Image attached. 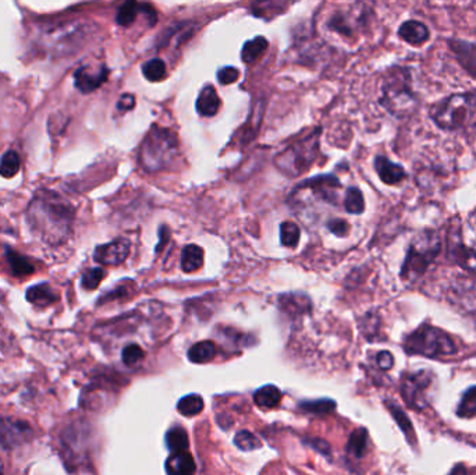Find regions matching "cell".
<instances>
[{"mask_svg": "<svg viewBox=\"0 0 476 475\" xmlns=\"http://www.w3.org/2000/svg\"><path fill=\"white\" fill-rule=\"evenodd\" d=\"M75 210L60 194L39 189L26 208V221L31 231L42 241L58 245L68 240Z\"/></svg>", "mask_w": 476, "mask_h": 475, "instance_id": "cell-1", "label": "cell"}, {"mask_svg": "<svg viewBox=\"0 0 476 475\" xmlns=\"http://www.w3.org/2000/svg\"><path fill=\"white\" fill-rule=\"evenodd\" d=\"M90 32V25L85 21L51 22L40 26L36 43L51 56H65L77 52Z\"/></svg>", "mask_w": 476, "mask_h": 475, "instance_id": "cell-2", "label": "cell"}, {"mask_svg": "<svg viewBox=\"0 0 476 475\" xmlns=\"http://www.w3.org/2000/svg\"><path fill=\"white\" fill-rule=\"evenodd\" d=\"M380 104L395 117H408L415 113L419 100L408 68L394 67L387 72L381 82Z\"/></svg>", "mask_w": 476, "mask_h": 475, "instance_id": "cell-3", "label": "cell"}, {"mask_svg": "<svg viewBox=\"0 0 476 475\" xmlns=\"http://www.w3.org/2000/svg\"><path fill=\"white\" fill-rule=\"evenodd\" d=\"M178 155V138L168 128L153 125L143 138L138 160L143 170L154 173L171 166Z\"/></svg>", "mask_w": 476, "mask_h": 475, "instance_id": "cell-4", "label": "cell"}, {"mask_svg": "<svg viewBox=\"0 0 476 475\" xmlns=\"http://www.w3.org/2000/svg\"><path fill=\"white\" fill-rule=\"evenodd\" d=\"M441 249L440 235L433 230H423L411 241L401 269L405 281H416Z\"/></svg>", "mask_w": 476, "mask_h": 475, "instance_id": "cell-5", "label": "cell"}, {"mask_svg": "<svg viewBox=\"0 0 476 475\" xmlns=\"http://www.w3.org/2000/svg\"><path fill=\"white\" fill-rule=\"evenodd\" d=\"M320 130L296 139L277 155L274 163L288 177H298L308 171L319 155Z\"/></svg>", "mask_w": 476, "mask_h": 475, "instance_id": "cell-6", "label": "cell"}, {"mask_svg": "<svg viewBox=\"0 0 476 475\" xmlns=\"http://www.w3.org/2000/svg\"><path fill=\"white\" fill-rule=\"evenodd\" d=\"M404 348L408 354H418L431 358L448 357L457 351L455 343L450 334L430 325H422L412 332L405 338Z\"/></svg>", "mask_w": 476, "mask_h": 475, "instance_id": "cell-7", "label": "cell"}, {"mask_svg": "<svg viewBox=\"0 0 476 475\" xmlns=\"http://www.w3.org/2000/svg\"><path fill=\"white\" fill-rule=\"evenodd\" d=\"M476 113V98L470 93L451 95L430 110V117L443 130H458L463 127Z\"/></svg>", "mask_w": 476, "mask_h": 475, "instance_id": "cell-8", "label": "cell"}, {"mask_svg": "<svg viewBox=\"0 0 476 475\" xmlns=\"http://www.w3.org/2000/svg\"><path fill=\"white\" fill-rule=\"evenodd\" d=\"M434 387L436 376L431 371L406 372L401 379V396L413 410H423L430 404Z\"/></svg>", "mask_w": 476, "mask_h": 475, "instance_id": "cell-9", "label": "cell"}, {"mask_svg": "<svg viewBox=\"0 0 476 475\" xmlns=\"http://www.w3.org/2000/svg\"><path fill=\"white\" fill-rule=\"evenodd\" d=\"M32 439V428L26 421L18 418H0V447L14 450Z\"/></svg>", "mask_w": 476, "mask_h": 475, "instance_id": "cell-10", "label": "cell"}, {"mask_svg": "<svg viewBox=\"0 0 476 475\" xmlns=\"http://www.w3.org/2000/svg\"><path fill=\"white\" fill-rule=\"evenodd\" d=\"M109 70L104 64L100 65H81L74 72L75 88L82 93H90L106 82Z\"/></svg>", "mask_w": 476, "mask_h": 475, "instance_id": "cell-11", "label": "cell"}, {"mask_svg": "<svg viewBox=\"0 0 476 475\" xmlns=\"http://www.w3.org/2000/svg\"><path fill=\"white\" fill-rule=\"evenodd\" d=\"M131 244L127 238H117L96 247L93 259L104 266H117L122 263L129 254Z\"/></svg>", "mask_w": 476, "mask_h": 475, "instance_id": "cell-12", "label": "cell"}, {"mask_svg": "<svg viewBox=\"0 0 476 475\" xmlns=\"http://www.w3.org/2000/svg\"><path fill=\"white\" fill-rule=\"evenodd\" d=\"M298 188L310 189L317 198L324 202L335 203V191L340 188V181L334 176H317L305 182H301Z\"/></svg>", "mask_w": 476, "mask_h": 475, "instance_id": "cell-13", "label": "cell"}, {"mask_svg": "<svg viewBox=\"0 0 476 475\" xmlns=\"http://www.w3.org/2000/svg\"><path fill=\"white\" fill-rule=\"evenodd\" d=\"M450 49L454 52L458 63L476 78V43L462 39H451Z\"/></svg>", "mask_w": 476, "mask_h": 475, "instance_id": "cell-14", "label": "cell"}, {"mask_svg": "<svg viewBox=\"0 0 476 475\" xmlns=\"http://www.w3.org/2000/svg\"><path fill=\"white\" fill-rule=\"evenodd\" d=\"M374 169L379 174L380 180L388 185L398 184L406 178V173L401 164L392 163L386 156H376L374 159Z\"/></svg>", "mask_w": 476, "mask_h": 475, "instance_id": "cell-15", "label": "cell"}, {"mask_svg": "<svg viewBox=\"0 0 476 475\" xmlns=\"http://www.w3.org/2000/svg\"><path fill=\"white\" fill-rule=\"evenodd\" d=\"M451 299L466 311H476V286L466 280L454 283L450 291Z\"/></svg>", "mask_w": 476, "mask_h": 475, "instance_id": "cell-16", "label": "cell"}, {"mask_svg": "<svg viewBox=\"0 0 476 475\" xmlns=\"http://www.w3.org/2000/svg\"><path fill=\"white\" fill-rule=\"evenodd\" d=\"M3 256H4L6 262H7L10 273L13 276H15V277H25V276H29V274H32L35 272L33 263L26 256H24L22 254L14 251L13 248L4 247Z\"/></svg>", "mask_w": 476, "mask_h": 475, "instance_id": "cell-17", "label": "cell"}, {"mask_svg": "<svg viewBox=\"0 0 476 475\" xmlns=\"http://www.w3.org/2000/svg\"><path fill=\"white\" fill-rule=\"evenodd\" d=\"M398 35L402 40L413 45V46H420L423 45L430 33H429V29L427 26L420 22V21H416V20H409V21H405L399 29H398Z\"/></svg>", "mask_w": 476, "mask_h": 475, "instance_id": "cell-18", "label": "cell"}, {"mask_svg": "<svg viewBox=\"0 0 476 475\" xmlns=\"http://www.w3.org/2000/svg\"><path fill=\"white\" fill-rule=\"evenodd\" d=\"M166 469L170 475H195V461L188 451L173 453L166 461Z\"/></svg>", "mask_w": 476, "mask_h": 475, "instance_id": "cell-19", "label": "cell"}, {"mask_svg": "<svg viewBox=\"0 0 476 475\" xmlns=\"http://www.w3.org/2000/svg\"><path fill=\"white\" fill-rule=\"evenodd\" d=\"M220 104L221 102L216 89L212 85H206L196 99V111L200 116L212 117L219 111Z\"/></svg>", "mask_w": 476, "mask_h": 475, "instance_id": "cell-20", "label": "cell"}, {"mask_svg": "<svg viewBox=\"0 0 476 475\" xmlns=\"http://www.w3.org/2000/svg\"><path fill=\"white\" fill-rule=\"evenodd\" d=\"M278 305L291 316L302 315L310 309V301L303 294H283L278 298Z\"/></svg>", "mask_w": 476, "mask_h": 475, "instance_id": "cell-21", "label": "cell"}, {"mask_svg": "<svg viewBox=\"0 0 476 475\" xmlns=\"http://www.w3.org/2000/svg\"><path fill=\"white\" fill-rule=\"evenodd\" d=\"M354 21H358L356 18L351 17L349 14L341 11V10H337L335 13H333L330 15V18L326 21V26L335 32V33H340L342 36H352L354 32H355V26L356 24H354Z\"/></svg>", "mask_w": 476, "mask_h": 475, "instance_id": "cell-22", "label": "cell"}, {"mask_svg": "<svg viewBox=\"0 0 476 475\" xmlns=\"http://www.w3.org/2000/svg\"><path fill=\"white\" fill-rule=\"evenodd\" d=\"M205 255L203 249L196 244H188L184 247L181 254V269L185 273L195 272L203 266Z\"/></svg>", "mask_w": 476, "mask_h": 475, "instance_id": "cell-23", "label": "cell"}, {"mask_svg": "<svg viewBox=\"0 0 476 475\" xmlns=\"http://www.w3.org/2000/svg\"><path fill=\"white\" fill-rule=\"evenodd\" d=\"M26 299L36 306H47L57 299V294L47 283L32 286L26 290Z\"/></svg>", "mask_w": 476, "mask_h": 475, "instance_id": "cell-24", "label": "cell"}, {"mask_svg": "<svg viewBox=\"0 0 476 475\" xmlns=\"http://www.w3.org/2000/svg\"><path fill=\"white\" fill-rule=\"evenodd\" d=\"M267 40L263 36H256L248 42H245L242 52H241V57L244 63H255L267 49Z\"/></svg>", "mask_w": 476, "mask_h": 475, "instance_id": "cell-25", "label": "cell"}, {"mask_svg": "<svg viewBox=\"0 0 476 475\" xmlns=\"http://www.w3.org/2000/svg\"><path fill=\"white\" fill-rule=\"evenodd\" d=\"M216 347L212 341H199L193 344L188 351L189 361L195 364H205L214 358Z\"/></svg>", "mask_w": 476, "mask_h": 475, "instance_id": "cell-26", "label": "cell"}, {"mask_svg": "<svg viewBox=\"0 0 476 475\" xmlns=\"http://www.w3.org/2000/svg\"><path fill=\"white\" fill-rule=\"evenodd\" d=\"M253 400H255V403L259 407L271 408V407H276L280 403L281 391L276 386L267 384V386H263L259 390H256V393L253 396Z\"/></svg>", "mask_w": 476, "mask_h": 475, "instance_id": "cell-27", "label": "cell"}, {"mask_svg": "<svg viewBox=\"0 0 476 475\" xmlns=\"http://www.w3.org/2000/svg\"><path fill=\"white\" fill-rule=\"evenodd\" d=\"M166 444L173 453H182L188 450V435L181 426H174L166 433Z\"/></svg>", "mask_w": 476, "mask_h": 475, "instance_id": "cell-28", "label": "cell"}, {"mask_svg": "<svg viewBox=\"0 0 476 475\" xmlns=\"http://www.w3.org/2000/svg\"><path fill=\"white\" fill-rule=\"evenodd\" d=\"M367 446V430L365 428L355 429L347 443V453L354 457H362Z\"/></svg>", "mask_w": 476, "mask_h": 475, "instance_id": "cell-29", "label": "cell"}, {"mask_svg": "<svg viewBox=\"0 0 476 475\" xmlns=\"http://www.w3.org/2000/svg\"><path fill=\"white\" fill-rule=\"evenodd\" d=\"M452 256L458 265L463 266V269L476 273V251L462 245H452Z\"/></svg>", "mask_w": 476, "mask_h": 475, "instance_id": "cell-30", "label": "cell"}, {"mask_svg": "<svg viewBox=\"0 0 476 475\" xmlns=\"http://www.w3.org/2000/svg\"><path fill=\"white\" fill-rule=\"evenodd\" d=\"M177 410L185 416L198 415L203 410V400L199 394H188L178 401Z\"/></svg>", "mask_w": 476, "mask_h": 475, "instance_id": "cell-31", "label": "cell"}, {"mask_svg": "<svg viewBox=\"0 0 476 475\" xmlns=\"http://www.w3.org/2000/svg\"><path fill=\"white\" fill-rule=\"evenodd\" d=\"M139 11H141V4L135 1H125L117 10L116 22L121 26H128L135 21Z\"/></svg>", "mask_w": 476, "mask_h": 475, "instance_id": "cell-32", "label": "cell"}, {"mask_svg": "<svg viewBox=\"0 0 476 475\" xmlns=\"http://www.w3.org/2000/svg\"><path fill=\"white\" fill-rule=\"evenodd\" d=\"M387 408H388V411L391 412V415H392V418L395 419V422L398 423L399 429H401V430L404 432V435L408 437V440L413 443V442H415V433H413L412 423H411V421L408 419L406 414H405L398 405H395L394 403H387Z\"/></svg>", "mask_w": 476, "mask_h": 475, "instance_id": "cell-33", "label": "cell"}, {"mask_svg": "<svg viewBox=\"0 0 476 475\" xmlns=\"http://www.w3.org/2000/svg\"><path fill=\"white\" fill-rule=\"evenodd\" d=\"M19 156L15 150H7L0 160V176L4 178L14 177L19 170Z\"/></svg>", "mask_w": 476, "mask_h": 475, "instance_id": "cell-34", "label": "cell"}, {"mask_svg": "<svg viewBox=\"0 0 476 475\" xmlns=\"http://www.w3.org/2000/svg\"><path fill=\"white\" fill-rule=\"evenodd\" d=\"M457 414L463 418H470L476 415V386L468 389L463 393Z\"/></svg>", "mask_w": 476, "mask_h": 475, "instance_id": "cell-35", "label": "cell"}, {"mask_svg": "<svg viewBox=\"0 0 476 475\" xmlns=\"http://www.w3.org/2000/svg\"><path fill=\"white\" fill-rule=\"evenodd\" d=\"M142 72H143L146 79L156 82V81H160L166 77L167 70H166V64L163 60L152 59L142 65Z\"/></svg>", "mask_w": 476, "mask_h": 475, "instance_id": "cell-36", "label": "cell"}, {"mask_svg": "<svg viewBox=\"0 0 476 475\" xmlns=\"http://www.w3.org/2000/svg\"><path fill=\"white\" fill-rule=\"evenodd\" d=\"M345 210L349 213H362L365 209V201L362 192L356 187H351L347 189L345 201H344Z\"/></svg>", "mask_w": 476, "mask_h": 475, "instance_id": "cell-37", "label": "cell"}, {"mask_svg": "<svg viewBox=\"0 0 476 475\" xmlns=\"http://www.w3.org/2000/svg\"><path fill=\"white\" fill-rule=\"evenodd\" d=\"M299 227L294 221H284L280 226V240L284 247L292 248L298 244L299 241Z\"/></svg>", "mask_w": 476, "mask_h": 475, "instance_id": "cell-38", "label": "cell"}, {"mask_svg": "<svg viewBox=\"0 0 476 475\" xmlns=\"http://www.w3.org/2000/svg\"><path fill=\"white\" fill-rule=\"evenodd\" d=\"M299 407L303 411H308L312 414H324V412L333 411L335 407V403L328 398H322V400H313V401H303L299 404Z\"/></svg>", "mask_w": 476, "mask_h": 475, "instance_id": "cell-39", "label": "cell"}, {"mask_svg": "<svg viewBox=\"0 0 476 475\" xmlns=\"http://www.w3.org/2000/svg\"><path fill=\"white\" fill-rule=\"evenodd\" d=\"M143 357H145L143 350L138 344H128L127 347H124V350L121 352L122 362L128 366L138 365L139 362H142Z\"/></svg>", "mask_w": 476, "mask_h": 475, "instance_id": "cell-40", "label": "cell"}, {"mask_svg": "<svg viewBox=\"0 0 476 475\" xmlns=\"http://www.w3.org/2000/svg\"><path fill=\"white\" fill-rule=\"evenodd\" d=\"M235 446H238L241 450H255L260 447V440L251 432L248 430H241L235 435L234 437Z\"/></svg>", "mask_w": 476, "mask_h": 475, "instance_id": "cell-41", "label": "cell"}, {"mask_svg": "<svg viewBox=\"0 0 476 475\" xmlns=\"http://www.w3.org/2000/svg\"><path fill=\"white\" fill-rule=\"evenodd\" d=\"M103 277H104V270L102 267H92V269H88L82 274L81 284L85 290H95Z\"/></svg>", "mask_w": 476, "mask_h": 475, "instance_id": "cell-42", "label": "cell"}, {"mask_svg": "<svg viewBox=\"0 0 476 475\" xmlns=\"http://www.w3.org/2000/svg\"><path fill=\"white\" fill-rule=\"evenodd\" d=\"M239 77V71L235 68V67H223L217 71V79L220 84L223 85H227V84H232L238 79Z\"/></svg>", "mask_w": 476, "mask_h": 475, "instance_id": "cell-43", "label": "cell"}, {"mask_svg": "<svg viewBox=\"0 0 476 475\" xmlns=\"http://www.w3.org/2000/svg\"><path fill=\"white\" fill-rule=\"evenodd\" d=\"M327 227L335 235H345L348 233V230H349L348 223L345 220H342V219H331V220H328Z\"/></svg>", "mask_w": 476, "mask_h": 475, "instance_id": "cell-44", "label": "cell"}, {"mask_svg": "<svg viewBox=\"0 0 476 475\" xmlns=\"http://www.w3.org/2000/svg\"><path fill=\"white\" fill-rule=\"evenodd\" d=\"M377 365L381 368V369H390L391 366H392V364H394V358H392V355H391V352H388V351H380L379 354H377Z\"/></svg>", "mask_w": 476, "mask_h": 475, "instance_id": "cell-45", "label": "cell"}, {"mask_svg": "<svg viewBox=\"0 0 476 475\" xmlns=\"http://www.w3.org/2000/svg\"><path fill=\"white\" fill-rule=\"evenodd\" d=\"M306 443L310 446V447H313V449H316L317 451H320V453H323V454H330V446H328V443H326L323 439H315V437H312V439H306Z\"/></svg>", "mask_w": 476, "mask_h": 475, "instance_id": "cell-46", "label": "cell"}, {"mask_svg": "<svg viewBox=\"0 0 476 475\" xmlns=\"http://www.w3.org/2000/svg\"><path fill=\"white\" fill-rule=\"evenodd\" d=\"M134 106H135V98H134L132 95H129V93H124V95L120 98L118 103H117V109H118V110H122V111L131 110Z\"/></svg>", "mask_w": 476, "mask_h": 475, "instance_id": "cell-47", "label": "cell"}, {"mask_svg": "<svg viewBox=\"0 0 476 475\" xmlns=\"http://www.w3.org/2000/svg\"><path fill=\"white\" fill-rule=\"evenodd\" d=\"M450 475H468V474H466V469L463 468V465L458 464V465H455V467L451 469Z\"/></svg>", "mask_w": 476, "mask_h": 475, "instance_id": "cell-48", "label": "cell"}, {"mask_svg": "<svg viewBox=\"0 0 476 475\" xmlns=\"http://www.w3.org/2000/svg\"><path fill=\"white\" fill-rule=\"evenodd\" d=\"M0 475H3V462L0 460Z\"/></svg>", "mask_w": 476, "mask_h": 475, "instance_id": "cell-49", "label": "cell"}]
</instances>
